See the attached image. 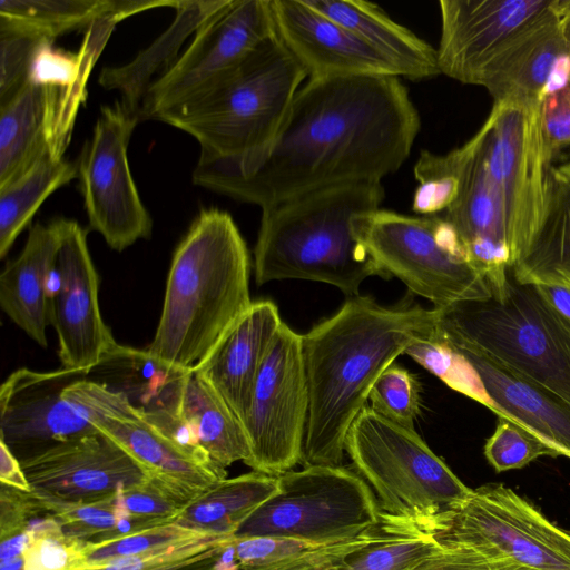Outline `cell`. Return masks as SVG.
<instances>
[{
  "label": "cell",
  "instance_id": "1",
  "mask_svg": "<svg viewBox=\"0 0 570 570\" xmlns=\"http://www.w3.org/2000/svg\"><path fill=\"white\" fill-rule=\"evenodd\" d=\"M421 127L395 76L307 79L265 155L245 171L196 165L198 186L262 209L354 181H381L409 158Z\"/></svg>",
  "mask_w": 570,
  "mask_h": 570
},
{
  "label": "cell",
  "instance_id": "2",
  "mask_svg": "<svg viewBox=\"0 0 570 570\" xmlns=\"http://www.w3.org/2000/svg\"><path fill=\"white\" fill-rule=\"evenodd\" d=\"M439 311L387 308L350 297L303 335L308 414L299 463L342 465L345 440L379 376L416 340L432 338Z\"/></svg>",
  "mask_w": 570,
  "mask_h": 570
},
{
  "label": "cell",
  "instance_id": "3",
  "mask_svg": "<svg viewBox=\"0 0 570 570\" xmlns=\"http://www.w3.org/2000/svg\"><path fill=\"white\" fill-rule=\"evenodd\" d=\"M249 275V252L233 217L202 209L174 252L148 353L173 367H195L253 304Z\"/></svg>",
  "mask_w": 570,
  "mask_h": 570
},
{
  "label": "cell",
  "instance_id": "4",
  "mask_svg": "<svg viewBox=\"0 0 570 570\" xmlns=\"http://www.w3.org/2000/svg\"><path fill=\"white\" fill-rule=\"evenodd\" d=\"M381 181H354L316 189L262 209L254 249L255 281L326 283L350 297L370 276L391 278L355 238V216L380 208Z\"/></svg>",
  "mask_w": 570,
  "mask_h": 570
},
{
  "label": "cell",
  "instance_id": "5",
  "mask_svg": "<svg viewBox=\"0 0 570 570\" xmlns=\"http://www.w3.org/2000/svg\"><path fill=\"white\" fill-rule=\"evenodd\" d=\"M306 72L276 33L234 69L156 120L193 136L198 165L245 171L275 140Z\"/></svg>",
  "mask_w": 570,
  "mask_h": 570
},
{
  "label": "cell",
  "instance_id": "6",
  "mask_svg": "<svg viewBox=\"0 0 570 570\" xmlns=\"http://www.w3.org/2000/svg\"><path fill=\"white\" fill-rule=\"evenodd\" d=\"M355 471L377 495L380 519L436 538L470 498L466 487L421 439L363 407L345 440Z\"/></svg>",
  "mask_w": 570,
  "mask_h": 570
},
{
  "label": "cell",
  "instance_id": "7",
  "mask_svg": "<svg viewBox=\"0 0 570 570\" xmlns=\"http://www.w3.org/2000/svg\"><path fill=\"white\" fill-rule=\"evenodd\" d=\"M435 335L472 348L570 403V323L509 275L500 296L438 309Z\"/></svg>",
  "mask_w": 570,
  "mask_h": 570
},
{
  "label": "cell",
  "instance_id": "8",
  "mask_svg": "<svg viewBox=\"0 0 570 570\" xmlns=\"http://www.w3.org/2000/svg\"><path fill=\"white\" fill-rule=\"evenodd\" d=\"M352 230L386 275L396 276L436 309L492 297L488 282L470 265L458 232L444 217L377 208L355 216Z\"/></svg>",
  "mask_w": 570,
  "mask_h": 570
},
{
  "label": "cell",
  "instance_id": "9",
  "mask_svg": "<svg viewBox=\"0 0 570 570\" xmlns=\"http://www.w3.org/2000/svg\"><path fill=\"white\" fill-rule=\"evenodd\" d=\"M277 481V492L240 525L235 538L276 537L332 546L380 524L375 493L346 466L308 465L289 470Z\"/></svg>",
  "mask_w": 570,
  "mask_h": 570
},
{
  "label": "cell",
  "instance_id": "10",
  "mask_svg": "<svg viewBox=\"0 0 570 570\" xmlns=\"http://www.w3.org/2000/svg\"><path fill=\"white\" fill-rule=\"evenodd\" d=\"M541 105L517 98L494 101L479 129L489 174L503 200L511 267L527 254L541 229L556 186Z\"/></svg>",
  "mask_w": 570,
  "mask_h": 570
},
{
  "label": "cell",
  "instance_id": "11",
  "mask_svg": "<svg viewBox=\"0 0 570 570\" xmlns=\"http://www.w3.org/2000/svg\"><path fill=\"white\" fill-rule=\"evenodd\" d=\"M435 539L470 548L493 561L534 570H570V532L502 483L473 489Z\"/></svg>",
  "mask_w": 570,
  "mask_h": 570
},
{
  "label": "cell",
  "instance_id": "12",
  "mask_svg": "<svg viewBox=\"0 0 570 570\" xmlns=\"http://www.w3.org/2000/svg\"><path fill=\"white\" fill-rule=\"evenodd\" d=\"M308 414L303 335L282 323L256 377L243 422L246 465L278 476L301 461Z\"/></svg>",
  "mask_w": 570,
  "mask_h": 570
},
{
  "label": "cell",
  "instance_id": "13",
  "mask_svg": "<svg viewBox=\"0 0 570 570\" xmlns=\"http://www.w3.org/2000/svg\"><path fill=\"white\" fill-rule=\"evenodd\" d=\"M139 117L120 100L102 106L92 136L78 163V177L89 229L122 252L151 235L153 219L140 199L127 149Z\"/></svg>",
  "mask_w": 570,
  "mask_h": 570
},
{
  "label": "cell",
  "instance_id": "14",
  "mask_svg": "<svg viewBox=\"0 0 570 570\" xmlns=\"http://www.w3.org/2000/svg\"><path fill=\"white\" fill-rule=\"evenodd\" d=\"M275 35L269 0H230L148 89L139 119H156L202 92Z\"/></svg>",
  "mask_w": 570,
  "mask_h": 570
},
{
  "label": "cell",
  "instance_id": "15",
  "mask_svg": "<svg viewBox=\"0 0 570 570\" xmlns=\"http://www.w3.org/2000/svg\"><path fill=\"white\" fill-rule=\"evenodd\" d=\"M87 372L21 367L0 386V440L22 460L57 442L97 430L95 414L75 391Z\"/></svg>",
  "mask_w": 570,
  "mask_h": 570
},
{
  "label": "cell",
  "instance_id": "16",
  "mask_svg": "<svg viewBox=\"0 0 570 570\" xmlns=\"http://www.w3.org/2000/svg\"><path fill=\"white\" fill-rule=\"evenodd\" d=\"M35 499L91 502L120 487L150 479L148 472L98 428L49 445L20 460Z\"/></svg>",
  "mask_w": 570,
  "mask_h": 570
},
{
  "label": "cell",
  "instance_id": "17",
  "mask_svg": "<svg viewBox=\"0 0 570 570\" xmlns=\"http://www.w3.org/2000/svg\"><path fill=\"white\" fill-rule=\"evenodd\" d=\"M51 325L65 368L90 373L118 344L101 316L99 277L88 248L87 230L72 219L63 218Z\"/></svg>",
  "mask_w": 570,
  "mask_h": 570
},
{
  "label": "cell",
  "instance_id": "18",
  "mask_svg": "<svg viewBox=\"0 0 570 570\" xmlns=\"http://www.w3.org/2000/svg\"><path fill=\"white\" fill-rule=\"evenodd\" d=\"M556 0H441L440 72L479 85L492 60Z\"/></svg>",
  "mask_w": 570,
  "mask_h": 570
},
{
  "label": "cell",
  "instance_id": "19",
  "mask_svg": "<svg viewBox=\"0 0 570 570\" xmlns=\"http://www.w3.org/2000/svg\"><path fill=\"white\" fill-rule=\"evenodd\" d=\"M274 30L307 79L395 76L397 69L344 26L305 0H269Z\"/></svg>",
  "mask_w": 570,
  "mask_h": 570
},
{
  "label": "cell",
  "instance_id": "20",
  "mask_svg": "<svg viewBox=\"0 0 570 570\" xmlns=\"http://www.w3.org/2000/svg\"><path fill=\"white\" fill-rule=\"evenodd\" d=\"M190 370L173 367L147 350L117 344L91 370L88 379L120 393L150 425L187 451L203 456L180 415Z\"/></svg>",
  "mask_w": 570,
  "mask_h": 570
},
{
  "label": "cell",
  "instance_id": "21",
  "mask_svg": "<svg viewBox=\"0 0 570 570\" xmlns=\"http://www.w3.org/2000/svg\"><path fill=\"white\" fill-rule=\"evenodd\" d=\"M443 342L475 370L498 417L520 425L557 456L570 459V403L472 348Z\"/></svg>",
  "mask_w": 570,
  "mask_h": 570
},
{
  "label": "cell",
  "instance_id": "22",
  "mask_svg": "<svg viewBox=\"0 0 570 570\" xmlns=\"http://www.w3.org/2000/svg\"><path fill=\"white\" fill-rule=\"evenodd\" d=\"M63 218L37 223L14 259L0 275V306L41 347L48 346L55 269L62 240Z\"/></svg>",
  "mask_w": 570,
  "mask_h": 570
},
{
  "label": "cell",
  "instance_id": "23",
  "mask_svg": "<svg viewBox=\"0 0 570 570\" xmlns=\"http://www.w3.org/2000/svg\"><path fill=\"white\" fill-rule=\"evenodd\" d=\"M282 323L273 302H255L193 367L222 396L242 424L256 377Z\"/></svg>",
  "mask_w": 570,
  "mask_h": 570
},
{
  "label": "cell",
  "instance_id": "24",
  "mask_svg": "<svg viewBox=\"0 0 570 570\" xmlns=\"http://www.w3.org/2000/svg\"><path fill=\"white\" fill-rule=\"evenodd\" d=\"M95 425L121 445L149 476L189 501L224 480L226 470L200 459L144 420L135 409Z\"/></svg>",
  "mask_w": 570,
  "mask_h": 570
},
{
  "label": "cell",
  "instance_id": "25",
  "mask_svg": "<svg viewBox=\"0 0 570 570\" xmlns=\"http://www.w3.org/2000/svg\"><path fill=\"white\" fill-rule=\"evenodd\" d=\"M566 53L554 6L523 29L484 70L480 86L500 101L510 98L538 100L554 62Z\"/></svg>",
  "mask_w": 570,
  "mask_h": 570
},
{
  "label": "cell",
  "instance_id": "26",
  "mask_svg": "<svg viewBox=\"0 0 570 570\" xmlns=\"http://www.w3.org/2000/svg\"><path fill=\"white\" fill-rule=\"evenodd\" d=\"M61 90L28 82L0 105V188L55 154Z\"/></svg>",
  "mask_w": 570,
  "mask_h": 570
},
{
  "label": "cell",
  "instance_id": "27",
  "mask_svg": "<svg viewBox=\"0 0 570 570\" xmlns=\"http://www.w3.org/2000/svg\"><path fill=\"white\" fill-rule=\"evenodd\" d=\"M230 0H177L171 24L130 62L106 67L99 83L120 94V102L139 117L141 102L150 86L176 62L187 38L196 35Z\"/></svg>",
  "mask_w": 570,
  "mask_h": 570
},
{
  "label": "cell",
  "instance_id": "28",
  "mask_svg": "<svg viewBox=\"0 0 570 570\" xmlns=\"http://www.w3.org/2000/svg\"><path fill=\"white\" fill-rule=\"evenodd\" d=\"M385 57L401 78L421 80L440 72L436 48L364 0H305Z\"/></svg>",
  "mask_w": 570,
  "mask_h": 570
},
{
  "label": "cell",
  "instance_id": "29",
  "mask_svg": "<svg viewBox=\"0 0 570 570\" xmlns=\"http://www.w3.org/2000/svg\"><path fill=\"white\" fill-rule=\"evenodd\" d=\"M449 156L459 178V194L444 218L463 244L490 238L509 246L503 200L489 174L480 130Z\"/></svg>",
  "mask_w": 570,
  "mask_h": 570
},
{
  "label": "cell",
  "instance_id": "30",
  "mask_svg": "<svg viewBox=\"0 0 570 570\" xmlns=\"http://www.w3.org/2000/svg\"><path fill=\"white\" fill-rule=\"evenodd\" d=\"M180 415L198 446L219 469L249 461L252 451L242 422L222 396L193 368L185 386Z\"/></svg>",
  "mask_w": 570,
  "mask_h": 570
},
{
  "label": "cell",
  "instance_id": "31",
  "mask_svg": "<svg viewBox=\"0 0 570 570\" xmlns=\"http://www.w3.org/2000/svg\"><path fill=\"white\" fill-rule=\"evenodd\" d=\"M277 476L253 471L224 479L189 500L174 523L234 537L240 525L277 492Z\"/></svg>",
  "mask_w": 570,
  "mask_h": 570
},
{
  "label": "cell",
  "instance_id": "32",
  "mask_svg": "<svg viewBox=\"0 0 570 570\" xmlns=\"http://www.w3.org/2000/svg\"><path fill=\"white\" fill-rule=\"evenodd\" d=\"M159 0H0V22L38 33L50 41L106 17L121 21Z\"/></svg>",
  "mask_w": 570,
  "mask_h": 570
},
{
  "label": "cell",
  "instance_id": "33",
  "mask_svg": "<svg viewBox=\"0 0 570 570\" xmlns=\"http://www.w3.org/2000/svg\"><path fill=\"white\" fill-rule=\"evenodd\" d=\"M77 176V164L47 155L0 188V258L9 253L42 203Z\"/></svg>",
  "mask_w": 570,
  "mask_h": 570
},
{
  "label": "cell",
  "instance_id": "34",
  "mask_svg": "<svg viewBox=\"0 0 570 570\" xmlns=\"http://www.w3.org/2000/svg\"><path fill=\"white\" fill-rule=\"evenodd\" d=\"M511 269L521 284L570 287V195L557 180L541 229Z\"/></svg>",
  "mask_w": 570,
  "mask_h": 570
},
{
  "label": "cell",
  "instance_id": "35",
  "mask_svg": "<svg viewBox=\"0 0 570 570\" xmlns=\"http://www.w3.org/2000/svg\"><path fill=\"white\" fill-rule=\"evenodd\" d=\"M379 534L333 570H411L440 543L432 535L380 521Z\"/></svg>",
  "mask_w": 570,
  "mask_h": 570
},
{
  "label": "cell",
  "instance_id": "36",
  "mask_svg": "<svg viewBox=\"0 0 570 570\" xmlns=\"http://www.w3.org/2000/svg\"><path fill=\"white\" fill-rule=\"evenodd\" d=\"M380 530L381 524L354 540L332 546L273 537L253 570H333L348 554L371 542Z\"/></svg>",
  "mask_w": 570,
  "mask_h": 570
},
{
  "label": "cell",
  "instance_id": "37",
  "mask_svg": "<svg viewBox=\"0 0 570 570\" xmlns=\"http://www.w3.org/2000/svg\"><path fill=\"white\" fill-rule=\"evenodd\" d=\"M405 354L451 389L491 410V401L475 370L461 354L435 335L429 340H416L405 350Z\"/></svg>",
  "mask_w": 570,
  "mask_h": 570
},
{
  "label": "cell",
  "instance_id": "38",
  "mask_svg": "<svg viewBox=\"0 0 570 570\" xmlns=\"http://www.w3.org/2000/svg\"><path fill=\"white\" fill-rule=\"evenodd\" d=\"M207 533L210 532L169 522L147 527L130 534L111 537L101 542L85 543L82 561L76 570L89 568L118 557L148 553Z\"/></svg>",
  "mask_w": 570,
  "mask_h": 570
},
{
  "label": "cell",
  "instance_id": "39",
  "mask_svg": "<svg viewBox=\"0 0 570 570\" xmlns=\"http://www.w3.org/2000/svg\"><path fill=\"white\" fill-rule=\"evenodd\" d=\"M419 183L414 191L412 210L422 216L446 210L459 194V178L449 154L435 155L423 150L414 166Z\"/></svg>",
  "mask_w": 570,
  "mask_h": 570
},
{
  "label": "cell",
  "instance_id": "40",
  "mask_svg": "<svg viewBox=\"0 0 570 570\" xmlns=\"http://www.w3.org/2000/svg\"><path fill=\"white\" fill-rule=\"evenodd\" d=\"M47 41L38 33L0 22V105L29 82L37 51Z\"/></svg>",
  "mask_w": 570,
  "mask_h": 570
},
{
  "label": "cell",
  "instance_id": "41",
  "mask_svg": "<svg viewBox=\"0 0 570 570\" xmlns=\"http://www.w3.org/2000/svg\"><path fill=\"white\" fill-rule=\"evenodd\" d=\"M419 392V383L409 371L391 365L375 381L370 406L384 417L414 429L420 412Z\"/></svg>",
  "mask_w": 570,
  "mask_h": 570
},
{
  "label": "cell",
  "instance_id": "42",
  "mask_svg": "<svg viewBox=\"0 0 570 570\" xmlns=\"http://www.w3.org/2000/svg\"><path fill=\"white\" fill-rule=\"evenodd\" d=\"M484 455L497 472L521 469L542 455L557 458L538 438L503 417L488 439Z\"/></svg>",
  "mask_w": 570,
  "mask_h": 570
},
{
  "label": "cell",
  "instance_id": "43",
  "mask_svg": "<svg viewBox=\"0 0 570 570\" xmlns=\"http://www.w3.org/2000/svg\"><path fill=\"white\" fill-rule=\"evenodd\" d=\"M83 544L62 531L33 538L22 556L23 570H76L82 561Z\"/></svg>",
  "mask_w": 570,
  "mask_h": 570
},
{
  "label": "cell",
  "instance_id": "44",
  "mask_svg": "<svg viewBox=\"0 0 570 570\" xmlns=\"http://www.w3.org/2000/svg\"><path fill=\"white\" fill-rule=\"evenodd\" d=\"M510 564L490 560L463 546L440 543L411 570H504Z\"/></svg>",
  "mask_w": 570,
  "mask_h": 570
},
{
  "label": "cell",
  "instance_id": "45",
  "mask_svg": "<svg viewBox=\"0 0 570 570\" xmlns=\"http://www.w3.org/2000/svg\"><path fill=\"white\" fill-rule=\"evenodd\" d=\"M541 116L553 154L570 145V85L543 98Z\"/></svg>",
  "mask_w": 570,
  "mask_h": 570
},
{
  "label": "cell",
  "instance_id": "46",
  "mask_svg": "<svg viewBox=\"0 0 570 570\" xmlns=\"http://www.w3.org/2000/svg\"><path fill=\"white\" fill-rule=\"evenodd\" d=\"M0 480L3 485L11 489L30 493L32 491L31 485L24 474L18 458L7 446V444L0 440Z\"/></svg>",
  "mask_w": 570,
  "mask_h": 570
},
{
  "label": "cell",
  "instance_id": "47",
  "mask_svg": "<svg viewBox=\"0 0 570 570\" xmlns=\"http://www.w3.org/2000/svg\"><path fill=\"white\" fill-rule=\"evenodd\" d=\"M539 294L570 323V287L534 285Z\"/></svg>",
  "mask_w": 570,
  "mask_h": 570
},
{
  "label": "cell",
  "instance_id": "48",
  "mask_svg": "<svg viewBox=\"0 0 570 570\" xmlns=\"http://www.w3.org/2000/svg\"><path fill=\"white\" fill-rule=\"evenodd\" d=\"M570 85V58L567 53L557 59L542 91V100L546 96Z\"/></svg>",
  "mask_w": 570,
  "mask_h": 570
},
{
  "label": "cell",
  "instance_id": "49",
  "mask_svg": "<svg viewBox=\"0 0 570 570\" xmlns=\"http://www.w3.org/2000/svg\"><path fill=\"white\" fill-rule=\"evenodd\" d=\"M32 541V534L26 530L4 538L0 544V560L22 557Z\"/></svg>",
  "mask_w": 570,
  "mask_h": 570
},
{
  "label": "cell",
  "instance_id": "50",
  "mask_svg": "<svg viewBox=\"0 0 570 570\" xmlns=\"http://www.w3.org/2000/svg\"><path fill=\"white\" fill-rule=\"evenodd\" d=\"M558 18L566 53L570 58V0H558Z\"/></svg>",
  "mask_w": 570,
  "mask_h": 570
},
{
  "label": "cell",
  "instance_id": "51",
  "mask_svg": "<svg viewBox=\"0 0 570 570\" xmlns=\"http://www.w3.org/2000/svg\"><path fill=\"white\" fill-rule=\"evenodd\" d=\"M214 570H239L234 538L224 547L214 564Z\"/></svg>",
  "mask_w": 570,
  "mask_h": 570
},
{
  "label": "cell",
  "instance_id": "52",
  "mask_svg": "<svg viewBox=\"0 0 570 570\" xmlns=\"http://www.w3.org/2000/svg\"><path fill=\"white\" fill-rule=\"evenodd\" d=\"M554 178L570 195V160L554 168Z\"/></svg>",
  "mask_w": 570,
  "mask_h": 570
},
{
  "label": "cell",
  "instance_id": "53",
  "mask_svg": "<svg viewBox=\"0 0 570 570\" xmlns=\"http://www.w3.org/2000/svg\"><path fill=\"white\" fill-rule=\"evenodd\" d=\"M24 559L23 557H16L11 559L1 560L0 570H23Z\"/></svg>",
  "mask_w": 570,
  "mask_h": 570
},
{
  "label": "cell",
  "instance_id": "54",
  "mask_svg": "<svg viewBox=\"0 0 570 570\" xmlns=\"http://www.w3.org/2000/svg\"><path fill=\"white\" fill-rule=\"evenodd\" d=\"M504 570H534L527 567L518 566V564H510Z\"/></svg>",
  "mask_w": 570,
  "mask_h": 570
}]
</instances>
